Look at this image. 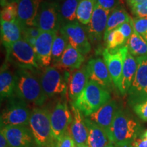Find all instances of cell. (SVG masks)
I'll use <instances>...</instances> for the list:
<instances>
[{"label":"cell","instance_id":"obj_32","mask_svg":"<svg viewBox=\"0 0 147 147\" xmlns=\"http://www.w3.org/2000/svg\"><path fill=\"white\" fill-rule=\"evenodd\" d=\"M17 7L16 2H10L3 8H1L0 18L1 21L13 22L17 20Z\"/></svg>","mask_w":147,"mask_h":147},{"label":"cell","instance_id":"obj_38","mask_svg":"<svg viewBox=\"0 0 147 147\" xmlns=\"http://www.w3.org/2000/svg\"><path fill=\"white\" fill-rule=\"evenodd\" d=\"M58 142L59 147H76V144L69 131L65 132Z\"/></svg>","mask_w":147,"mask_h":147},{"label":"cell","instance_id":"obj_5","mask_svg":"<svg viewBox=\"0 0 147 147\" xmlns=\"http://www.w3.org/2000/svg\"><path fill=\"white\" fill-rule=\"evenodd\" d=\"M6 61L17 68L38 71L41 66L37 59L34 47L22 38L6 52Z\"/></svg>","mask_w":147,"mask_h":147},{"label":"cell","instance_id":"obj_14","mask_svg":"<svg viewBox=\"0 0 147 147\" xmlns=\"http://www.w3.org/2000/svg\"><path fill=\"white\" fill-rule=\"evenodd\" d=\"M86 66L90 80L97 82L109 92L113 91L115 85L103 59H91Z\"/></svg>","mask_w":147,"mask_h":147},{"label":"cell","instance_id":"obj_26","mask_svg":"<svg viewBox=\"0 0 147 147\" xmlns=\"http://www.w3.org/2000/svg\"><path fill=\"white\" fill-rule=\"evenodd\" d=\"M131 19V17L129 15L125 9L123 7V5L112 11L108 16L104 39L107 37L112 31L117 29L121 25Z\"/></svg>","mask_w":147,"mask_h":147},{"label":"cell","instance_id":"obj_12","mask_svg":"<svg viewBox=\"0 0 147 147\" xmlns=\"http://www.w3.org/2000/svg\"><path fill=\"white\" fill-rule=\"evenodd\" d=\"M72 119V113L67 103L63 101L57 103L51 113V127L55 140H59L63 134L68 131Z\"/></svg>","mask_w":147,"mask_h":147},{"label":"cell","instance_id":"obj_3","mask_svg":"<svg viewBox=\"0 0 147 147\" xmlns=\"http://www.w3.org/2000/svg\"><path fill=\"white\" fill-rule=\"evenodd\" d=\"M111 100L110 92L90 80L74 104L84 117H89Z\"/></svg>","mask_w":147,"mask_h":147},{"label":"cell","instance_id":"obj_20","mask_svg":"<svg viewBox=\"0 0 147 147\" xmlns=\"http://www.w3.org/2000/svg\"><path fill=\"white\" fill-rule=\"evenodd\" d=\"M71 110L73 119L68 129L69 134L76 145L87 144L88 130L84 123V117L73 102L71 103Z\"/></svg>","mask_w":147,"mask_h":147},{"label":"cell","instance_id":"obj_8","mask_svg":"<svg viewBox=\"0 0 147 147\" xmlns=\"http://www.w3.org/2000/svg\"><path fill=\"white\" fill-rule=\"evenodd\" d=\"M40 81L48 98L65 95L67 92V82L63 70L55 66L45 67L40 76Z\"/></svg>","mask_w":147,"mask_h":147},{"label":"cell","instance_id":"obj_41","mask_svg":"<svg viewBox=\"0 0 147 147\" xmlns=\"http://www.w3.org/2000/svg\"><path fill=\"white\" fill-rule=\"evenodd\" d=\"M0 147H10L5 136L1 131H0Z\"/></svg>","mask_w":147,"mask_h":147},{"label":"cell","instance_id":"obj_27","mask_svg":"<svg viewBox=\"0 0 147 147\" xmlns=\"http://www.w3.org/2000/svg\"><path fill=\"white\" fill-rule=\"evenodd\" d=\"M128 51L134 57L147 55V42L134 29L133 34L127 41Z\"/></svg>","mask_w":147,"mask_h":147},{"label":"cell","instance_id":"obj_24","mask_svg":"<svg viewBox=\"0 0 147 147\" xmlns=\"http://www.w3.org/2000/svg\"><path fill=\"white\" fill-rule=\"evenodd\" d=\"M137 71V61L129 52H127L124 59L123 69L122 81L120 93L122 95H127Z\"/></svg>","mask_w":147,"mask_h":147},{"label":"cell","instance_id":"obj_10","mask_svg":"<svg viewBox=\"0 0 147 147\" xmlns=\"http://www.w3.org/2000/svg\"><path fill=\"white\" fill-rule=\"evenodd\" d=\"M59 32L65 37L69 44L81 54L87 55L91 50V44L88 38L85 27L78 21L64 24Z\"/></svg>","mask_w":147,"mask_h":147},{"label":"cell","instance_id":"obj_1","mask_svg":"<svg viewBox=\"0 0 147 147\" xmlns=\"http://www.w3.org/2000/svg\"><path fill=\"white\" fill-rule=\"evenodd\" d=\"M144 131L140 121L125 109L119 108L109 133L110 142L118 147L131 145Z\"/></svg>","mask_w":147,"mask_h":147},{"label":"cell","instance_id":"obj_17","mask_svg":"<svg viewBox=\"0 0 147 147\" xmlns=\"http://www.w3.org/2000/svg\"><path fill=\"white\" fill-rule=\"evenodd\" d=\"M118 109L119 107L117 102L114 100H110L87 118L101 127L108 134L109 137L110 128Z\"/></svg>","mask_w":147,"mask_h":147},{"label":"cell","instance_id":"obj_46","mask_svg":"<svg viewBox=\"0 0 147 147\" xmlns=\"http://www.w3.org/2000/svg\"><path fill=\"white\" fill-rule=\"evenodd\" d=\"M106 147H118V146H117L116 145L114 144L113 142H110Z\"/></svg>","mask_w":147,"mask_h":147},{"label":"cell","instance_id":"obj_39","mask_svg":"<svg viewBox=\"0 0 147 147\" xmlns=\"http://www.w3.org/2000/svg\"><path fill=\"white\" fill-rule=\"evenodd\" d=\"M133 147H147V138H138L131 144Z\"/></svg>","mask_w":147,"mask_h":147},{"label":"cell","instance_id":"obj_44","mask_svg":"<svg viewBox=\"0 0 147 147\" xmlns=\"http://www.w3.org/2000/svg\"><path fill=\"white\" fill-rule=\"evenodd\" d=\"M140 138H147V129L145 130V131L143 132L142 136H141Z\"/></svg>","mask_w":147,"mask_h":147},{"label":"cell","instance_id":"obj_47","mask_svg":"<svg viewBox=\"0 0 147 147\" xmlns=\"http://www.w3.org/2000/svg\"><path fill=\"white\" fill-rule=\"evenodd\" d=\"M18 1H19V0H9V3H10V2H16V3H18Z\"/></svg>","mask_w":147,"mask_h":147},{"label":"cell","instance_id":"obj_33","mask_svg":"<svg viewBox=\"0 0 147 147\" xmlns=\"http://www.w3.org/2000/svg\"><path fill=\"white\" fill-rule=\"evenodd\" d=\"M43 32L38 27H25L22 28V36L23 39L28 42L29 45H31L34 48L36 45L37 39L40 34Z\"/></svg>","mask_w":147,"mask_h":147},{"label":"cell","instance_id":"obj_15","mask_svg":"<svg viewBox=\"0 0 147 147\" xmlns=\"http://www.w3.org/2000/svg\"><path fill=\"white\" fill-rule=\"evenodd\" d=\"M10 147H35L34 140L29 126H7L1 128Z\"/></svg>","mask_w":147,"mask_h":147},{"label":"cell","instance_id":"obj_36","mask_svg":"<svg viewBox=\"0 0 147 147\" xmlns=\"http://www.w3.org/2000/svg\"><path fill=\"white\" fill-rule=\"evenodd\" d=\"M133 110L140 119L147 122V101L134 106Z\"/></svg>","mask_w":147,"mask_h":147},{"label":"cell","instance_id":"obj_23","mask_svg":"<svg viewBox=\"0 0 147 147\" xmlns=\"http://www.w3.org/2000/svg\"><path fill=\"white\" fill-rule=\"evenodd\" d=\"M84 123L88 130L87 145L89 147H106L110 142L108 134L103 129L84 117Z\"/></svg>","mask_w":147,"mask_h":147},{"label":"cell","instance_id":"obj_43","mask_svg":"<svg viewBox=\"0 0 147 147\" xmlns=\"http://www.w3.org/2000/svg\"><path fill=\"white\" fill-rule=\"evenodd\" d=\"M51 147H59V142L57 140H55L54 142L53 143L52 146Z\"/></svg>","mask_w":147,"mask_h":147},{"label":"cell","instance_id":"obj_49","mask_svg":"<svg viewBox=\"0 0 147 147\" xmlns=\"http://www.w3.org/2000/svg\"><path fill=\"white\" fill-rule=\"evenodd\" d=\"M59 1H63V0H59Z\"/></svg>","mask_w":147,"mask_h":147},{"label":"cell","instance_id":"obj_37","mask_svg":"<svg viewBox=\"0 0 147 147\" xmlns=\"http://www.w3.org/2000/svg\"><path fill=\"white\" fill-rule=\"evenodd\" d=\"M120 32L122 33L127 41L129 40V38L131 37V36L133 34L134 31V21H133V18H131V20L126 22L121 25L120 27H119L118 28Z\"/></svg>","mask_w":147,"mask_h":147},{"label":"cell","instance_id":"obj_22","mask_svg":"<svg viewBox=\"0 0 147 147\" xmlns=\"http://www.w3.org/2000/svg\"><path fill=\"white\" fill-rule=\"evenodd\" d=\"M84 61V55L69 44L59 63L55 67L60 69L61 70L74 71L80 68Z\"/></svg>","mask_w":147,"mask_h":147},{"label":"cell","instance_id":"obj_9","mask_svg":"<svg viewBox=\"0 0 147 147\" xmlns=\"http://www.w3.org/2000/svg\"><path fill=\"white\" fill-rule=\"evenodd\" d=\"M62 25L59 4L57 1H42L36 16V27L42 32H59Z\"/></svg>","mask_w":147,"mask_h":147},{"label":"cell","instance_id":"obj_13","mask_svg":"<svg viewBox=\"0 0 147 147\" xmlns=\"http://www.w3.org/2000/svg\"><path fill=\"white\" fill-rule=\"evenodd\" d=\"M110 11L104 10L95 3L90 23L86 25L85 30L91 44L97 45L104 38Z\"/></svg>","mask_w":147,"mask_h":147},{"label":"cell","instance_id":"obj_25","mask_svg":"<svg viewBox=\"0 0 147 147\" xmlns=\"http://www.w3.org/2000/svg\"><path fill=\"white\" fill-rule=\"evenodd\" d=\"M15 84V74H13L5 63L1 67L0 73V97L1 102L4 99H9L14 96Z\"/></svg>","mask_w":147,"mask_h":147},{"label":"cell","instance_id":"obj_31","mask_svg":"<svg viewBox=\"0 0 147 147\" xmlns=\"http://www.w3.org/2000/svg\"><path fill=\"white\" fill-rule=\"evenodd\" d=\"M104 41L106 43V49L111 53L119 50L125 45L127 42L125 38L118 29L112 31L107 37L104 38Z\"/></svg>","mask_w":147,"mask_h":147},{"label":"cell","instance_id":"obj_34","mask_svg":"<svg viewBox=\"0 0 147 147\" xmlns=\"http://www.w3.org/2000/svg\"><path fill=\"white\" fill-rule=\"evenodd\" d=\"M133 21L136 32L147 42V18L135 17L133 18Z\"/></svg>","mask_w":147,"mask_h":147},{"label":"cell","instance_id":"obj_21","mask_svg":"<svg viewBox=\"0 0 147 147\" xmlns=\"http://www.w3.org/2000/svg\"><path fill=\"white\" fill-rule=\"evenodd\" d=\"M22 38V27L17 20L13 22L1 20V42L6 52L10 50L15 42Z\"/></svg>","mask_w":147,"mask_h":147},{"label":"cell","instance_id":"obj_19","mask_svg":"<svg viewBox=\"0 0 147 147\" xmlns=\"http://www.w3.org/2000/svg\"><path fill=\"white\" fill-rule=\"evenodd\" d=\"M89 81L87 66L83 65L80 68L71 71L67 78V93L69 99L74 102L83 91Z\"/></svg>","mask_w":147,"mask_h":147},{"label":"cell","instance_id":"obj_18","mask_svg":"<svg viewBox=\"0 0 147 147\" xmlns=\"http://www.w3.org/2000/svg\"><path fill=\"white\" fill-rule=\"evenodd\" d=\"M43 0H19L17 3V21L21 26H36V19Z\"/></svg>","mask_w":147,"mask_h":147},{"label":"cell","instance_id":"obj_40","mask_svg":"<svg viewBox=\"0 0 147 147\" xmlns=\"http://www.w3.org/2000/svg\"><path fill=\"white\" fill-rule=\"evenodd\" d=\"M127 2L130 8L147 2V0H127Z\"/></svg>","mask_w":147,"mask_h":147},{"label":"cell","instance_id":"obj_4","mask_svg":"<svg viewBox=\"0 0 147 147\" xmlns=\"http://www.w3.org/2000/svg\"><path fill=\"white\" fill-rule=\"evenodd\" d=\"M29 127L34 137L35 147H51L55 140L51 123V113L47 108L32 110Z\"/></svg>","mask_w":147,"mask_h":147},{"label":"cell","instance_id":"obj_11","mask_svg":"<svg viewBox=\"0 0 147 147\" xmlns=\"http://www.w3.org/2000/svg\"><path fill=\"white\" fill-rule=\"evenodd\" d=\"M127 52V47L125 45L119 50L113 53L110 52L106 48L102 53L103 59L107 66L115 87L118 90L119 93L121 89L124 59Z\"/></svg>","mask_w":147,"mask_h":147},{"label":"cell","instance_id":"obj_30","mask_svg":"<svg viewBox=\"0 0 147 147\" xmlns=\"http://www.w3.org/2000/svg\"><path fill=\"white\" fill-rule=\"evenodd\" d=\"M69 42L63 34L59 32L55 36L52 48V63L53 66L57 65L59 63L61 59L67 49Z\"/></svg>","mask_w":147,"mask_h":147},{"label":"cell","instance_id":"obj_6","mask_svg":"<svg viewBox=\"0 0 147 147\" xmlns=\"http://www.w3.org/2000/svg\"><path fill=\"white\" fill-rule=\"evenodd\" d=\"M31 113L26 102L15 95L11 97L1 111V128L7 126H29Z\"/></svg>","mask_w":147,"mask_h":147},{"label":"cell","instance_id":"obj_28","mask_svg":"<svg viewBox=\"0 0 147 147\" xmlns=\"http://www.w3.org/2000/svg\"><path fill=\"white\" fill-rule=\"evenodd\" d=\"M80 1V0H63L59 3L63 25L77 21L76 11Z\"/></svg>","mask_w":147,"mask_h":147},{"label":"cell","instance_id":"obj_42","mask_svg":"<svg viewBox=\"0 0 147 147\" xmlns=\"http://www.w3.org/2000/svg\"><path fill=\"white\" fill-rule=\"evenodd\" d=\"M0 3H1V7L3 8L6 5L9 3V0H0Z\"/></svg>","mask_w":147,"mask_h":147},{"label":"cell","instance_id":"obj_16","mask_svg":"<svg viewBox=\"0 0 147 147\" xmlns=\"http://www.w3.org/2000/svg\"><path fill=\"white\" fill-rule=\"evenodd\" d=\"M58 32H43L37 39L34 47L37 59L41 67H49L52 63V48Z\"/></svg>","mask_w":147,"mask_h":147},{"label":"cell","instance_id":"obj_7","mask_svg":"<svg viewBox=\"0 0 147 147\" xmlns=\"http://www.w3.org/2000/svg\"><path fill=\"white\" fill-rule=\"evenodd\" d=\"M136 58L137 71L127 93V103L131 107L147 101V55Z\"/></svg>","mask_w":147,"mask_h":147},{"label":"cell","instance_id":"obj_48","mask_svg":"<svg viewBox=\"0 0 147 147\" xmlns=\"http://www.w3.org/2000/svg\"><path fill=\"white\" fill-rule=\"evenodd\" d=\"M123 147H133L131 146V145H129V146H123Z\"/></svg>","mask_w":147,"mask_h":147},{"label":"cell","instance_id":"obj_35","mask_svg":"<svg viewBox=\"0 0 147 147\" xmlns=\"http://www.w3.org/2000/svg\"><path fill=\"white\" fill-rule=\"evenodd\" d=\"M95 3L110 12L122 5V0H95Z\"/></svg>","mask_w":147,"mask_h":147},{"label":"cell","instance_id":"obj_2","mask_svg":"<svg viewBox=\"0 0 147 147\" xmlns=\"http://www.w3.org/2000/svg\"><path fill=\"white\" fill-rule=\"evenodd\" d=\"M37 71L27 69L17 68L16 70V84L14 95L27 103L42 106L48 97L42 88Z\"/></svg>","mask_w":147,"mask_h":147},{"label":"cell","instance_id":"obj_29","mask_svg":"<svg viewBox=\"0 0 147 147\" xmlns=\"http://www.w3.org/2000/svg\"><path fill=\"white\" fill-rule=\"evenodd\" d=\"M95 5V0H80L76 11L77 21L87 25L91 21Z\"/></svg>","mask_w":147,"mask_h":147},{"label":"cell","instance_id":"obj_45","mask_svg":"<svg viewBox=\"0 0 147 147\" xmlns=\"http://www.w3.org/2000/svg\"><path fill=\"white\" fill-rule=\"evenodd\" d=\"M76 147H89L87 144H78L76 145Z\"/></svg>","mask_w":147,"mask_h":147}]
</instances>
